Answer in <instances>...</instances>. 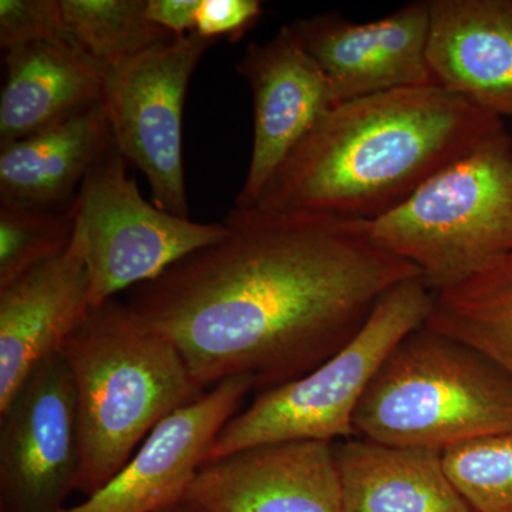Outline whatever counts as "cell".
Listing matches in <instances>:
<instances>
[{"label":"cell","instance_id":"6da1fadb","mask_svg":"<svg viewBox=\"0 0 512 512\" xmlns=\"http://www.w3.org/2000/svg\"><path fill=\"white\" fill-rule=\"evenodd\" d=\"M228 235L130 289L126 305L180 352L202 392L231 377L272 389L345 348L392 289L419 271L369 222L238 208Z\"/></svg>","mask_w":512,"mask_h":512},{"label":"cell","instance_id":"7a4b0ae2","mask_svg":"<svg viewBox=\"0 0 512 512\" xmlns=\"http://www.w3.org/2000/svg\"><path fill=\"white\" fill-rule=\"evenodd\" d=\"M505 130L436 84L336 104L272 175L254 207L373 222Z\"/></svg>","mask_w":512,"mask_h":512},{"label":"cell","instance_id":"3957f363","mask_svg":"<svg viewBox=\"0 0 512 512\" xmlns=\"http://www.w3.org/2000/svg\"><path fill=\"white\" fill-rule=\"evenodd\" d=\"M72 375L82 434L76 491L90 497L170 414L201 397L180 352L128 309H89L59 350Z\"/></svg>","mask_w":512,"mask_h":512},{"label":"cell","instance_id":"277c9868","mask_svg":"<svg viewBox=\"0 0 512 512\" xmlns=\"http://www.w3.org/2000/svg\"><path fill=\"white\" fill-rule=\"evenodd\" d=\"M357 437L443 453L512 431V376L480 350L421 326L404 336L367 387Z\"/></svg>","mask_w":512,"mask_h":512},{"label":"cell","instance_id":"5b68a950","mask_svg":"<svg viewBox=\"0 0 512 512\" xmlns=\"http://www.w3.org/2000/svg\"><path fill=\"white\" fill-rule=\"evenodd\" d=\"M369 227L377 244L412 264L433 293L510 254L512 136L507 128Z\"/></svg>","mask_w":512,"mask_h":512},{"label":"cell","instance_id":"8992f818","mask_svg":"<svg viewBox=\"0 0 512 512\" xmlns=\"http://www.w3.org/2000/svg\"><path fill=\"white\" fill-rule=\"evenodd\" d=\"M431 305L433 292L421 278L396 286L345 348L305 376L259 393L235 414L207 461L258 444L355 437L353 419L367 387L394 346L426 323Z\"/></svg>","mask_w":512,"mask_h":512},{"label":"cell","instance_id":"52a82bcc","mask_svg":"<svg viewBox=\"0 0 512 512\" xmlns=\"http://www.w3.org/2000/svg\"><path fill=\"white\" fill-rule=\"evenodd\" d=\"M72 211L73 241L89 275L90 309L228 235L224 221L185 220L144 200L114 143L84 177Z\"/></svg>","mask_w":512,"mask_h":512},{"label":"cell","instance_id":"ba28073f","mask_svg":"<svg viewBox=\"0 0 512 512\" xmlns=\"http://www.w3.org/2000/svg\"><path fill=\"white\" fill-rule=\"evenodd\" d=\"M197 32L174 37L107 70L101 106L114 144L144 175L160 210L190 220L183 111L192 73L214 45Z\"/></svg>","mask_w":512,"mask_h":512},{"label":"cell","instance_id":"9c48e42d","mask_svg":"<svg viewBox=\"0 0 512 512\" xmlns=\"http://www.w3.org/2000/svg\"><path fill=\"white\" fill-rule=\"evenodd\" d=\"M82 468L79 407L59 352L0 412V512H60Z\"/></svg>","mask_w":512,"mask_h":512},{"label":"cell","instance_id":"30bf717a","mask_svg":"<svg viewBox=\"0 0 512 512\" xmlns=\"http://www.w3.org/2000/svg\"><path fill=\"white\" fill-rule=\"evenodd\" d=\"M255 390L231 377L161 421L109 483L60 512H160L183 503L212 444Z\"/></svg>","mask_w":512,"mask_h":512},{"label":"cell","instance_id":"8fae6325","mask_svg":"<svg viewBox=\"0 0 512 512\" xmlns=\"http://www.w3.org/2000/svg\"><path fill=\"white\" fill-rule=\"evenodd\" d=\"M183 503L202 512H343L335 443L279 441L207 461Z\"/></svg>","mask_w":512,"mask_h":512},{"label":"cell","instance_id":"7c38bea8","mask_svg":"<svg viewBox=\"0 0 512 512\" xmlns=\"http://www.w3.org/2000/svg\"><path fill=\"white\" fill-rule=\"evenodd\" d=\"M254 99V141L235 207H254L293 148L333 106L328 79L293 26L251 43L235 64Z\"/></svg>","mask_w":512,"mask_h":512},{"label":"cell","instance_id":"4fadbf2b","mask_svg":"<svg viewBox=\"0 0 512 512\" xmlns=\"http://www.w3.org/2000/svg\"><path fill=\"white\" fill-rule=\"evenodd\" d=\"M330 86L333 103L434 84L427 63L429 0L375 22L323 13L292 23Z\"/></svg>","mask_w":512,"mask_h":512},{"label":"cell","instance_id":"5bb4252c","mask_svg":"<svg viewBox=\"0 0 512 512\" xmlns=\"http://www.w3.org/2000/svg\"><path fill=\"white\" fill-rule=\"evenodd\" d=\"M89 275L76 242L0 289V412L89 312Z\"/></svg>","mask_w":512,"mask_h":512},{"label":"cell","instance_id":"9a60e30c","mask_svg":"<svg viewBox=\"0 0 512 512\" xmlns=\"http://www.w3.org/2000/svg\"><path fill=\"white\" fill-rule=\"evenodd\" d=\"M434 84L498 119H512V0H429Z\"/></svg>","mask_w":512,"mask_h":512},{"label":"cell","instance_id":"2e32d148","mask_svg":"<svg viewBox=\"0 0 512 512\" xmlns=\"http://www.w3.org/2000/svg\"><path fill=\"white\" fill-rule=\"evenodd\" d=\"M0 96V147L39 133L97 106L107 67L72 40L5 50Z\"/></svg>","mask_w":512,"mask_h":512},{"label":"cell","instance_id":"e0dca14e","mask_svg":"<svg viewBox=\"0 0 512 512\" xmlns=\"http://www.w3.org/2000/svg\"><path fill=\"white\" fill-rule=\"evenodd\" d=\"M343 512H473L444 470L443 453L350 437L336 441Z\"/></svg>","mask_w":512,"mask_h":512},{"label":"cell","instance_id":"ac0fdd59","mask_svg":"<svg viewBox=\"0 0 512 512\" xmlns=\"http://www.w3.org/2000/svg\"><path fill=\"white\" fill-rule=\"evenodd\" d=\"M113 143L100 103L0 147V198L69 210L84 177Z\"/></svg>","mask_w":512,"mask_h":512},{"label":"cell","instance_id":"d6986e66","mask_svg":"<svg viewBox=\"0 0 512 512\" xmlns=\"http://www.w3.org/2000/svg\"><path fill=\"white\" fill-rule=\"evenodd\" d=\"M424 326L473 346L512 376V251L434 292Z\"/></svg>","mask_w":512,"mask_h":512},{"label":"cell","instance_id":"ffe728a7","mask_svg":"<svg viewBox=\"0 0 512 512\" xmlns=\"http://www.w3.org/2000/svg\"><path fill=\"white\" fill-rule=\"evenodd\" d=\"M74 42L107 69L174 39L147 13V0H60Z\"/></svg>","mask_w":512,"mask_h":512},{"label":"cell","instance_id":"44dd1931","mask_svg":"<svg viewBox=\"0 0 512 512\" xmlns=\"http://www.w3.org/2000/svg\"><path fill=\"white\" fill-rule=\"evenodd\" d=\"M74 231L66 211L0 198V289L62 254Z\"/></svg>","mask_w":512,"mask_h":512},{"label":"cell","instance_id":"7402d4cb","mask_svg":"<svg viewBox=\"0 0 512 512\" xmlns=\"http://www.w3.org/2000/svg\"><path fill=\"white\" fill-rule=\"evenodd\" d=\"M443 464L473 512H512V431L447 448Z\"/></svg>","mask_w":512,"mask_h":512},{"label":"cell","instance_id":"603a6c76","mask_svg":"<svg viewBox=\"0 0 512 512\" xmlns=\"http://www.w3.org/2000/svg\"><path fill=\"white\" fill-rule=\"evenodd\" d=\"M49 40L74 42L60 0H0L3 50Z\"/></svg>","mask_w":512,"mask_h":512},{"label":"cell","instance_id":"cb8c5ba5","mask_svg":"<svg viewBox=\"0 0 512 512\" xmlns=\"http://www.w3.org/2000/svg\"><path fill=\"white\" fill-rule=\"evenodd\" d=\"M259 0H201L195 32L207 39L227 36L238 42L261 19Z\"/></svg>","mask_w":512,"mask_h":512},{"label":"cell","instance_id":"d4e9b609","mask_svg":"<svg viewBox=\"0 0 512 512\" xmlns=\"http://www.w3.org/2000/svg\"><path fill=\"white\" fill-rule=\"evenodd\" d=\"M201 0H147L148 18L175 37L197 29Z\"/></svg>","mask_w":512,"mask_h":512},{"label":"cell","instance_id":"484cf974","mask_svg":"<svg viewBox=\"0 0 512 512\" xmlns=\"http://www.w3.org/2000/svg\"><path fill=\"white\" fill-rule=\"evenodd\" d=\"M160 512H202V511L195 510V508L190 507V505L180 503L177 505H173V507L167 508V510H163Z\"/></svg>","mask_w":512,"mask_h":512}]
</instances>
